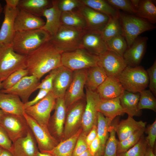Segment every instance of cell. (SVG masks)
Masks as SVG:
<instances>
[{
  "mask_svg": "<svg viewBox=\"0 0 156 156\" xmlns=\"http://www.w3.org/2000/svg\"><path fill=\"white\" fill-rule=\"evenodd\" d=\"M62 53L50 40L26 56V69L29 75L40 80L45 74L62 65Z\"/></svg>",
  "mask_w": 156,
  "mask_h": 156,
  "instance_id": "obj_1",
  "label": "cell"
},
{
  "mask_svg": "<svg viewBox=\"0 0 156 156\" xmlns=\"http://www.w3.org/2000/svg\"><path fill=\"white\" fill-rule=\"evenodd\" d=\"M51 37L47 32L41 29L15 31L12 45L16 52L27 56L49 41Z\"/></svg>",
  "mask_w": 156,
  "mask_h": 156,
  "instance_id": "obj_2",
  "label": "cell"
},
{
  "mask_svg": "<svg viewBox=\"0 0 156 156\" xmlns=\"http://www.w3.org/2000/svg\"><path fill=\"white\" fill-rule=\"evenodd\" d=\"M87 30L61 24L50 41L62 53L81 48L82 37Z\"/></svg>",
  "mask_w": 156,
  "mask_h": 156,
  "instance_id": "obj_3",
  "label": "cell"
},
{
  "mask_svg": "<svg viewBox=\"0 0 156 156\" xmlns=\"http://www.w3.org/2000/svg\"><path fill=\"white\" fill-rule=\"evenodd\" d=\"M125 90L140 92L148 86L149 79L146 71L141 66H127L118 77Z\"/></svg>",
  "mask_w": 156,
  "mask_h": 156,
  "instance_id": "obj_4",
  "label": "cell"
},
{
  "mask_svg": "<svg viewBox=\"0 0 156 156\" xmlns=\"http://www.w3.org/2000/svg\"><path fill=\"white\" fill-rule=\"evenodd\" d=\"M26 56L16 52L12 44H0V81L17 70L26 69Z\"/></svg>",
  "mask_w": 156,
  "mask_h": 156,
  "instance_id": "obj_5",
  "label": "cell"
},
{
  "mask_svg": "<svg viewBox=\"0 0 156 156\" xmlns=\"http://www.w3.org/2000/svg\"><path fill=\"white\" fill-rule=\"evenodd\" d=\"M119 16L128 48L140 34L156 28L153 24L138 16L120 12Z\"/></svg>",
  "mask_w": 156,
  "mask_h": 156,
  "instance_id": "obj_6",
  "label": "cell"
},
{
  "mask_svg": "<svg viewBox=\"0 0 156 156\" xmlns=\"http://www.w3.org/2000/svg\"><path fill=\"white\" fill-rule=\"evenodd\" d=\"M98 60V56L83 48L61 54L62 65L73 71L97 66Z\"/></svg>",
  "mask_w": 156,
  "mask_h": 156,
  "instance_id": "obj_7",
  "label": "cell"
},
{
  "mask_svg": "<svg viewBox=\"0 0 156 156\" xmlns=\"http://www.w3.org/2000/svg\"><path fill=\"white\" fill-rule=\"evenodd\" d=\"M56 99L50 91L44 97L35 105L24 106V112L41 126L48 129L51 113L54 109Z\"/></svg>",
  "mask_w": 156,
  "mask_h": 156,
  "instance_id": "obj_8",
  "label": "cell"
},
{
  "mask_svg": "<svg viewBox=\"0 0 156 156\" xmlns=\"http://www.w3.org/2000/svg\"><path fill=\"white\" fill-rule=\"evenodd\" d=\"M86 105L85 98L78 101L67 109L62 141L71 137L81 127Z\"/></svg>",
  "mask_w": 156,
  "mask_h": 156,
  "instance_id": "obj_9",
  "label": "cell"
},
{
  "mask_svg": "<svg viewBox=\"0 0 156 156\" xmlns=\"http://www.w3.org/2000/svg\"><path fill=\"white\" fill-rule=\"evenodd\" d=\"M0 125L5 130L12 142L19 138L25 136L30 129L23 116L4 112Z\"/></svg>",
  "mask_w": 156,
  "mask_h": 156,
  "instance_id": "obj_10",
  "label": "cell"
},
{
  "mask_svg": "<svg viewBox=\"0 0 156 156\" xmlns=\"http://www.w3.org/2000/svg\"><path fill=\"white\" fill-rule=\"evenodd\" d=\"M86 89V105L83 115L81 128L82 132L86 135L93 127L97 125V107L100 100L96 91Z\"/></svg>",
  "mask_w": 156,
  "mask_h": 156,
  "instance_id": "obj_11",
  "label": "cell"
},
{
  "mask_svg": "<svg viewBox=\"0 0 156 156\" xmlns=\"http://www.w3.org/2000/svg\"><path fill=\"white\" fill-rule=\"evenodd\" d=\"M25 118L36 140L40 152L49 151L58 144V141L50 133L48 129L40 125L25 112Z\"/></svg>",
  "mask_w": 156,
  "mask_h": 156,
  "instance_id": "obj_12",
  "label": "cell"
},
{
  "mask_svg": "<svg viewBox=\"0 0 156 156\" xmlns=\"http://www.w3.org/2000/svg\"><path fill=\"white\" fill-rule=\"evenodd\" d=\"M87 69L73 71L71 81L64 97L67 109L78 101L86 98L84 88Z\"/></svg>",
  "mask_w": 156,
  "mask_h": 156,
  "instance_id": "obj_13",
  "label": "cell"
},
{
  "mask_svg": "<svg viewBox=\"0 0 156 156\" xmlns=\"http://www.w3.org/2000/svg\"><path fill=\"white\" fill-rule=\"evenodd\" d=\"M97 65L104 70L107 76L118 78L127 66L123 57L107 50L98 56Z\"/></svg>",
  "mask_w": 156,
  "mask_h": 156,
  "instance_id": "obj_14",
  "label": "cell"
},
{
  "mask_svg": "<svg viewBox=\"0 0 156 156\" xmlns=\"http://www.w3.org/2000/svg\"><path fill=\"white\" fill-rule=\"evenodd\" d=\"M53 115L50 117L48 128L51 135L58 141L62 139L67 108L63 98L56 99Z\"/></svg>",
  "mask_w": 156,
  "mask_h": 156,
  "instance_id": "obj_15",
  "label": "cell"
},
{
  "mask_svg": "<svg viewBox=\"0 0 156 156\" xmlns=\"http://www.w3.org/2000/svg\"><path fill=\"white\" fill-rule=\"evenodd\" d=\"M40 83L39 80L36 76L28 75L23 78L11 88L0 90V92L18 96L25 104L28 101L32 93L37 90V87Z\"/></svg>",
  "mask_w": 156,
  "mask_h": 156,
  "instance_id": "obj_16",
  "label": "cell"
},
{
  "mask_svg": "<svg viewBox=\"0 0 156 156\" xmlns=\"http://www.w3.org/2000/svg\"><path fill=\"white\" fill-rule=\"evenodd\" d=\"M76 11L85 20L88 31L101 32L109 17L83 4L76 9Z\"/></svg>",
  "mask_w": 156,
  "mask_h": 156,
  "instance_id": "obj_17",
  "label": "cell"
},
{
  "mask_svg": "<svg viewBox=\"0 0 156 156\" xmlns=\"http://www.w3.org/2000/svg\"><path fill=\"white\" fill-rule=\"evenodd\" d=\"M45 23L40 17L18 7L14 20V31H23L41 29Z\"/></svg>",
  "mask_w": 156,
  "mask_h": 156,
  "instance_id": "obj_18",
  "label": "cell"
},
{
  "mask_svg": "<svg viewBox=\"0 0 156 156\" xmlns=\"http://www.w3.org/2000/svg\"><path fill=\"white\" fill-rule=\"evenodd\" d=\"M38 150L36 140L30 129L25 136L13 142L10 151L13 156H36Z\"/></svg>",
  "mask_w": 156,
  "mask_h": 156,
  "instance_id": "obj_19",
  "label": "cell"
},
{
  "mask_svg": "<svg viewBox=\"0 0 156 156\" xmlns=\"http://www.w3.org/2000/svg\"><path fill=\"white\" fill-rule=\"evenodd\" d=\"M18 7L13 8L6 4L3 10L4 18L0 29V44H12L14 34V20Z\"/></svg>",
  "mask_w": 156,
  "mask_h": 156,
  "instance_id": "obj_20",
  "label": "cell"
},
{
  "mask_svg": "<svg viewBox=\"0 0 156 156\" xmlns=\"http://www.w3.org/2000/svg\"><path fill=\"white\" fill-rule=\"evenodd\" d=\"M81 48L97 56L108 50L101 32L88 30L82 37Z\"/></svg>",
  "mask_w": 156,
  "mask_h": 156,
  "instance_id": "obj_21",
  "label": "cell"
},
{
  "mask_svg": "<svg viewBox=\"0 0 156 156\" xmlns=\"http://www.w3.org/2000/svg\"><path fill=\"white\" fill-rule=\"evenodd\" d=\"M148 39L145 36L137 38L127 48L123 56L127 66L135 67L139 65L145 53Z\"/></svg>",
  "mask_w": 156,
  "mask_h": 156,
  "instance_id": "obj_22",
  "label": "cell"
},
{
  "mask_svg": "<svg viewBox=\"0 0 156 156\" xmlns=\"http://www.w3.org/2000/svg\"><path fill=\"white\" fill-rule=\"evenodd\" d=\"M73 71L62 65L57 68L51 92L56 98H63L71 81Z\"/></svg>",
  "mask_w": 156,
  "mask_h": 156,
  "instance_id": "obj_23",
  "label": "cell"
},
{
  "mask_svg": "<svg viewBox=\"0 0 156 156\" xmlns=\"http://www.w3.org/2000/svg\"><path fill=\"white\" fill-rule=\"evenodd\" d=\"M125 90L118 78L108 76L96 92L101 99H109L119 97Z\"/></svg>",
  "mask_w": 156,
  "mask_h": 156,
  "instance_id": "obj_24",
  "label": "cell"
},
{
  "mask_svg": "<svg viewBox=\"0 0 156 156\" xmlns=\"http://www.w3.org/2000/svg\"><path fill=\"white\" fill-rule=\"evenodd\" d=\"M0 109L6 113L23 116L24 104L18 96L0 92Z\"/></svg>",
  "mask_w": 156,
  "mask_h": 156,
  "instance_id": "obj_25",
  "label": "cell"
},
{
  "mask_svg": "<svg viewBox=\"0 0 156 156\" xmlns=\"http://www.w3.org/2000/svg\"><path fill=\"white\" fill-rule=\"evenodd\" d=\"M61 13L57 6L55 0L52 1V6L43 12L42 16L46 18V21L41 29L47 32L51 37L56 34L61 25Z\"/></svg>",
  "mask_w": 156,
  "mask_h": 156,
  "instance_id": "obj_26",
  "label": "cell"
},
{
  "mask_svg": "<svg viewBox=\"0 0 156 156\" xmlns=\"http://www.w3.org/2000/svg\"><path fill=\"white\" fill-rule=\"evenodd\" d=\"M146 124V122L137 121L133 117L128 116L127 119L122 120L118 125H114L119 141L126 139L138 130L145 127Z\"/></svg>",
  "mask_w": 156,
  "mask_h": 156,
  "instance_id": "obj_27",
  "label": "cell"
},
{
  "mask_svg": "<svg viewBox=\"0 0 156 156\" xmlns=\"http://www.w3.org/2000/svg\"><path fill=\"white\" fill-rule=\"evenodd\" d=\"M140 97V92L133 93L126 90L119 96L121 106L128 116L133 117L141 115V110L138 107Z\"/></svg>",
  "mask_w": 156,
  "mask_h": 156,
  "instance_id": "obj_28",
  "label": "cell"
},
{
  "mask_svg": "<svg viewBox=\"0 0 156 156\" xmlns=\"http://www.w3.org/2000/svg\"><path fill=\"white\" fill-rule=\"evenodd\" d=\"M119 97L109 99H100L97 105L98 112L111 121L117 116L125 113L120 105Z\"/></svg>",
  "mask_w": 156,
  "mask_h": 156,
  "instance_id": "obj_29",
  "label": "cell"
},
{
  "mask_svg": "<svg viewBox=\"0 0 156 156\" xmlns=\"http://www.w3.org/2000/svg\"><path fill=\"white\" fill-rule=\"evenodd\" d=\"M82 131L81 127L74 134L61 141L51 150L40 152L49 153L51 156H72L77 140Z\"/></svg>",
  "mask_w": 156,
  "mask_h": 156,
  "instance_id": "obj_30",
  "label": "cell"
},
{
  "mask_svg": "<svg viewBox=\"0 0 156 156\" xmlns=\"http://www.w3.org/2000/svg\"><path fill=\"white\" fill-rule=\"evenodd\" d=\"M107 77L103 68L98 65L88 68L85 87L91 91H96Z\"/></svg>",
  "mask_w": 156,
  "mask_h": 156,
  "instance_id": "obj_31",
  "label": "cell"
},
{
  "mask_svg": "<svg viewBox=\"0 0 156 156\" xmlns=\"http://www.w3.org/2000/svg\"><path fill=\"white\" fill-rule=\"evenodd\" d=\"M50 0H20L18 8L34 15L40 17L47 9L51 7Z\"/></svg>",
  "mask_w": 156,
  "mask_h": 156,
  "instance_id": "obj_32",
  "label": "cell"
},
{
  "mask_svg": "<svg viewBox=\"0 0 156 156\" xmlns=\"http://www.w3.org/2000/svg\"><path fill=\"white\" fill-rule=\"evenodd\" d=\"M97 120V136L100 141L101 147L96 156H103L112 121L99 112H98Z\"/></svg>",
  "mask_w": 156,
  "mask_h": 156,
  "instance_id": "obj_33",
  "label": "cell"
},
{
  "mask_svg": "<svg viewBox=\"0 0 156 156\" xmlns=\"http://www.w3.org/2000/svg\"><path fill=\"white\" fill-rule=\"evenodd\" d=\"M135 14L152 24L156 23V7L152 0H140Z\"/></svg>",
  "mask_w": 156,
  "mask_h": 156,
  "instance_id": "obj_34",
  "label": "cell"
},
{
  "mask_svg": "<svg viewBox=\"0 0 156 156\" xmlns=\"http://www.w3.org/2000/svg\"><path fill=\"white\" fill-rule=\"evenodd\" d=\"M83 3L93 9L109 17L119 15V12L104 0H81Z\"/></svg>",
  "mask_w": 156,
  "mask_h": 156,
  "instance_id": "obj_35",
  "label": "cell"
},
{
  "mask_svg": "<svg viewBox=\"0 0 156 156\" xmlns=\"http://www.w3.org/2000/svg\"><path fill=\"white\" fill-rule=\"evenodd\" d=\"M60 21L62 25L87 30L85 20L76 11L62 12Z\"/></svg>",
  "mask_w": 156,
  "mask_h": 156,
  "instance_id": "obj_36",
  "label": "cell"
},
{
  "mask_svg": "<svg viewBox=\"0 0 156 156\" xmlns=\"http://www.w3.org/2000/svg\"><path fill=\"white\" fill-rule=\"evenodd\" d=\"M101 34L105 41L118 35L124 36L119 15L114 17H109L108 22Z\"/></svg>",
  "mask_w": 156,
  "mask_h": 156,
  "instance_id": "obj_37",
  "label": "cell"
},
{
  "mask_svg": "<svg viewBox=\"0 0 156 156\" xmlns=\"http://www.w3.org/2000/svg\"><path fill=\"white\" fill-rule=\"evenodd\" d=\"M108 50L122 57L128 48L127 42L123 35H119L105 41Z\"/></svg>",
  "mask_w": 156,
  "mask_h": 156,
  "instance_id": "obj_38",
  "label": "cell"
},
{
  "mask_svg": "<svg viewBox=\"0 0 156 156\" xmlns=\"http://www.w3.org/2000/svg\"><path fill=\"white\" fill-rule=\"evenodd\" d=\"M146 127L137 131L126 139L118 141L117 153L125 152L135 145L144 135Z\"/></svg>",
  "mask_w": 156,
  "mask_h": 156,
  "instance_id": "obj_39",
  "label": "cell"
},
{
  "mask_svg": "<svg viewBox=\"0 0 156 156\" xmlns=\"http://www.w3.org/2000/svg\"><path fill=\"white\" fill-rule=\"evenodd\" d=\"M140 97L138 103L139 109L151 110L156 112V99L149 90H144L140 92Z\"/></svg>",
  "mask_w": 156,
  "mask_h": 156,
  "instance_id": "obj_40",
  "label": "cell"
},
{
  "mask_svg": "<svg viewBox=\"0 0 156 156\" xmlns=\"http://www.w3.org/2000/svg\"><path fill=\"white\" fill-rule=\"evenodd\" d=\"M109 132V135L106 142L103 156H117L118 141L116 137L114 125H111Z\"/></svg>",
  "mask_w": 156,
  "mask_h": 156,
  "instance_id": "obj_41",
  "label": "cell"
},
{
  "mask_svg": "<svg viewBox=\"0 0 156 156\" xmlns=\"http://www.w3.org/2000/svg\"><path fill=\"white\" fill-rule=\"evenodd\" d=\"M148 146L143 135L135 145L125 152L117 153V156H144Z\"/></svg>",
  "mask_w": 156,
  "mask_h": 156,
  "instance_id": "obj_42",
  "label": "cell"
},
{
  "mask_svg": "<svg viewBox=\"0 0 156 156\" xmlns=\"http://www.w3.org/2000/svg\"><path fill=\"white\" fill-rule=\"evenodd\" d=\"M28 75V71L26 69H20L14 71L2 82V89H7L11 88L23 78Z\"/></svg>",
  "mask_w": 156,
  "mask_h": 156,
  "instance_id": "obj_43",
  "label": "cell"
},
{
  "mask_svg": "<svg viewBox=\"0 0 156 156\" xmlns=\"http://www.w3.org/2000/svg\"><path fill=\"white\" fill-rule=\"evenodd\" d=\"M106 1L117 10H121L129 13H136V10L132 5L131 0H106Z\"/></svg>",
  "mask_w": 156,
  "mask_h": 156,
  "instance_id": "obj_44",
  "label": "cell"
},
{
  "mask_svg": "<svg viewBox=\"0 0 156 156\" xmlns=\"http://www.w3.org/2000/svg\"><path fill=\"white\" fill-rule=\"evenodd\" d=\"M56 1L62 12L73 11L83 4L81 0H56Z\"/></svg>",
  "mask_w": 156,
  "mask_h": 156,
  "instance_id": "obj_45",
  "label": "cell"
},
{
  "mask_svg": "<svg viewBox=\"0 0 156 156\" xmlns=\"http://www.w3.org/2000/svg\"><path fill=\"white\" fill-rule=\"evenodd\" d=\"M86 136L82 131L77 140L72 156H78L88 149V146L86 141Z\"/></svg>",
  "mask_w": 156,
  "mask_h": 156,
  "instance_id": "obj_46",
  "label": "cell"
},
{
  "mask_svg": "<svg viewBox=\"0 0 156 156\" xmlns=\"http://www.w3.org/2000/svg\"><path fill=\"white\" fill-rule=\"evenodd\" d=\"M149 79V90L156 96V61L146 70Z\"/></svg>",
  "mask_w": 156,
  "mask_h": 156,
  "instance_id": "obj_47",
  "label": "cell"
},
{
  "mask_svg": "<svg viewBox=\"0 0 156 156\" xmlns=\"http://www.w3.org/2000/svg\"><path fill=\"white\" fill-rule=\"evenodd\" d=\"M147 136L145 138L148 147L153 149L156 139V120L145 128Z\"/></svg>",
  "mask_w": 156,
  "mask_h": 156,
  "instance_id": "obj_48",
  "label": "cell"
},
{
  "mask_svg": "<svg viewBox=\"0 0 156 156\" xmlns=\"http://www.w3.org/2000/svg\"><path fill=\"white\" fill-rule=\"evenodd\" d=\"M57 68L50 72L49 74L40 83L37 87V90L42 89L51 91L53 81L57 73Z\"/></svg>",
  "mask_w": 156,
  "mask_h": 156,
  "instance_id": "obj_49",
  "label": "cell"
},
{
  "mask_svg": "<svg viewBox=\"0 0 156 156\" xmlns=\"http://www.w3.org/2000/svg\"><path fill=\"white\" fill-rule=\"evenodd\" d=\"M12 144L7 132L0 125V146L4 149L10 151Z\"/></svg>",
  "mask_w": 156,
  "mask_h": 156,
  "instance_id": "obj_50",
  "label": "cell"
},
{
  "mask_svg": "<svg viewBox=\"0 0 156 156\" xmlns=\"http://www.w3.org/2000/svg\"><path fill=\"white\" fill-rule=\"evenodd\" d=\"M50 91L48 90L40 89L36 96L32 100L28 101L24 104V106L28 107L35 105L44 97Z\"/></svg>",
  "mask_w": 156,
  "mask_h": 156,
  "instance_id": "obj_51",
  "label": "cell"
},
{
  "mask_svg": "<svg viewBox=\"0 0 156 156\" xmlns=\"http://www.w3.org/2000/svg\"><path fill=\"white\" fill-rule=\"evenodd\" d=\"M100 147V141L97 136L89 146L88 149L93 156H96L99 151Z\"/></svg>",
  "mask_w": 156,
  "mask_h": 156,
  "instance_id": "obj_52",
  "label": "cell"
},
{
  "mask_svg": "<svg viewBox=\"0 0 156 156\" xmlns=\"http://www.w3.org/2000/svg\"><path fill=\"white\" fill-rule=\"evenodd\" d=\"M97 136V125H95L93 127L92 129L86 136V141L88 146Z\"/></svg>",
  "mask_w": 156,
  "mask_h": 156,
  "instance_id": "obj_53",
  "label": "cell"
},
{
  "mask_svg": "<svg viewBox=\"0 0 156 156\" xmlns=\"http://www.w3.org/2000/svg\"><path fill=\"white\" fill-rule=\"evenodd\" d=\"M20 0H5L7 5L13 8L18 7Z\"/></svg>",
  "mask_w": 156,
  "mask_h": 156,
  "instance_id": "obj_54",
  "label": "cell"
},
{
  "mask_svg": "<svg viewBox=\"0 0 156 156\" xmlns=\"http://www.w3.org/2000/svg\"><path fill=\"white\" fill-rule=\"evenodd\" d=\"M144 156H156L153 151V149L148 146Z\"/></svg>",
  "mask_w": 156,
  "mask_h": 156,
  "instance_id": "obj_55",
  "label": "cell"
},
{
  "mask_svg": "<svg viewBox=\"0 0 156 156\" xmlns=\"http://www.w3.org/2000/svg\"><path fill=\"white\" fill-rule=\"evenodd\" d=\"M0 156H13L10 151L3 149L0 153Z\"/></svg>",
  "mask_w": 156,
  "mask_h": 156,
  "instance_id": "obj_56",
  "label": "cell"
},
{
  "mask_svg": "<svg viewBox=\"0 0 156 156\" xmlns=\"http://www.w3.org/2000/svg\"><path fill=\"white\" fill-rule=\"evenodd\" d=\"M131 3L135 8L136 11L138 8L140 0H131Z\"/></svg>",
  "mask_w": 156,
  "mask_h": 156,
  "instance_id": "obj_57",
  "label": "cell"
},
{
  "mask_svg": "<svg viewBox=\"0 0 156 156\" xmlns=\"http://www.w3.org/2000/svg\"><path fill=\"white\" fill-rule=\"evenodd\" d=\"M78 156H93L88 149Z\"/></svg>",
  "mask_w": 156,
  "mask_h": 156,
  "instance_id": "obj_58",
  "label": "cell"
},
{
  "mask_svg": "<svg viewBox=\"0 0 156 156\" xmlns=\"http://www.w3.org/2000/svg\"><path fill=\"white\" fill-rule=\"evenodd\" d=\"M36 156H51L49 153L45 152H41L39 151L37 153Z\"/></svg>",
  "mask_w": 156,
  "mask_h": 156,
  "instance_id": "obj_59",
  "label": "cell"
},
{
  "mask_svg": "<svg viewBox=\"0 0 156 156\" xmlns=\"http://www.w3.org/2000/svg\"><path fill=\"white\" fill-rule=\"evenodd\" d=\"M4 113V112L2 110L0 109V122Z\"/></svg>",
  "mask_w": 156,
  "mask_h": 156,
  "instance_id": "obj_60",
  "label": "cell"
},
{
  "mask_svg": "<svg viewBox=\"0 0 156 156\" xmlns=\"http://www.w3.org/2000/svg\"><path fill=\"white\" fill-rule=\"evenodd\" d=\"M3 8L1 3L0 2V16L3 11Z\"/></svg>",
  "mask_w": 156,
  "mask_h": 156,
  "instance_id": "obj_61",
  "label": "cell"
},
{
  "mask_svg": "<svg viewBox=\"0 0 156 156\" xmlns=\"http://www.w3.org/2000/svg\"><path fill=\"white\" fill-rule=\"evenodd\" d=\"M2 81H0V90H1L2 89Z\"/></svg>",
  "mask_w": 156,
  "mask_h": 156,
  "instance_id": "obj_62",
  "label": "cell"
},
{
  "mask_svg": "<svg viewBox=\"0 0 156 156\" xmlns=\"http://www.w3.org/2000/svg\"><path fill=\"white\" fill-rule=\"evenodd\" d=\"M3 149V148L1 146H0V153L2 151Z\"/></svg>",
  "mask_w": 156,
  "mask_h": 156,
  "instance_id": "obj_63",
  "label": "cell"
}]
</instances>
